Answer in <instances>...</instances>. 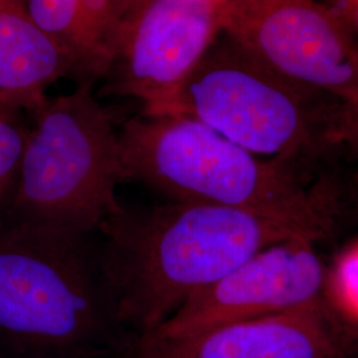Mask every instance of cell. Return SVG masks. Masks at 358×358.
I'll return each mask as SVG.
<instances>
[{
  "label": "cell",
  "instance_id": "cell-5",
  "mask_svg": "<svg viewBox=\"0 0 358 358\" xmlns=\"http://www.w3.org/2000/svg\"><path fill=\"white\" fill-rule=\"evenodd\" d=\"M32 117L13 202L0 226L92 235L121 205L118 131L93 85L48 97Z\"/></svg>",
  "mask_w": 358,
  "mask_h": 358
},
{
  "label": "cell",
  "instance_id": "cell-10",
  "mask_svg": "<svg viewBox=\"0 0 358 358\" xmlns=\"http://www.w3.org/2000/svg\"><path fill=\"white\" fill-rule=\"evenodd\" d=\"M65 77L76 78V66L64 48L38 26L23 0H0V101L31 115Z\"/></svg>",
  "mask_w": 358,
  "mask_h": 358
},
{
  "label": "cell",
  "instance_id": "cell-15",
  "mask_svg": "<svg viewBox=\"0 0 358 358\" xmlns=\"http://www.w3.org/2000/svg\"><path fill=\"white\" fill-rule=\"evenodd\" d=\"M203 1H214V3H222V4H224V3H227V1H230V0H203Z\"/></svg>",
  "mask_w": 358,
  "mask_h": 358
},
{
  "label": "cell",
  "instance_id": "cell-6",
  "mask_svg": "<svg viewBox=\"0 0 358 358\" xmlns=\"http://www.w3.org/2000/svg\"><path fill=\"white\" fill-rule=\"evenodd\" d=\"M219 22L273 71L358 110L357 32L319 0H230Z\"/></svg>",
  "mask_w": 358,
  "mask_h": 358
},
{
  "label": "cell",
  "instance_id": "cell-13",
  "mask_svg": "<svg viewBox=\"0 0 358 358\" xmlns=\"http://www.w3.org/2000/svg\"><path fill=\"white\" fill-rule=\"evenodd\" d=\"M28 130L20 112L0 108V224L13 202Z\"/></svg>",
  "mask_w": 358,
  "mask_h": 358
},
{
  "label": "cell",
  "instance_id": "cell-17",
  "mask_svg": "<svg viewBox=\"0 0 358 358\" xmlns=\"http://www.w3.org/2000/svg\"><path fill=\"white\" fill-rule=\"evenodd\" d=\"M0 108H7V106H6V105H4V103H1V101H0ZM7 109H10V108H7Z\"/></svg>",
  "mask_w": 358,
  "mask_h": 358
},
{
  "label": "cell",
  "instance_id": "cell-7",
  "mask_svg": "<svg viewBox=\"0 0 358 358\" xmlns=\"http://www.w3.org/2000/svg\"><path fill=\"white\" fill-rule=\"evenodd\" d=\"M222 6L203 0H136L101 93L137 99L142 106L166 96L222 35Z\"/></svg>",
  "mask_w": 358,
  "mask_h": 358
},
{
  "label": "cell",
  "instance_id": "cell-9",
  "mask_svg": "<svg viewBox=\"0 0 358 358\" xmlns=\"http://www.w3.org/2000/svg\"><path fill=\"white\" fill-rule=\"evenodd\" d=\"M356 346L357 332L319 300L186 337L130 334L122 358H353Z\"/></svg>",
  "mask_w": 358,
  "mask_h": 358
},
{
  "label": "cell",
  "instance_id": "cell-2",
  "mask_svg": "<svg viewBox=\"0 0 358 358\" xmlns=\"http://www.w3.org/2000/svg\"><path fill=\"white\" fill-rule=\"evenodd\" d=\"M124 179L170 202L222 206L337 227V180L280 158L260 159L205 124L182 115H140L118 131Z\"/></svg>",
  "mask_w": 358,
  "mask_h": 358
},
{
  "label": "cell",
  "instance_id": "cell-12",
  "mask_svg": "<svg viewBox=\"0 0 358 358\" xmlns=\"http://www.w3.org/2000/svg\"><path fill=\"white\" fill-rule=\"evenodd\" d=\"M320 299L337 320L357 332V238L348 241L325 264Z\"/></svg>",
  "mask_w": 358,
  "mask_h": 358
},
{
  "label": "cell",
  "instance_id": "cell-8",
  "mask_svg": "<svg viewBox=\"0 0 358 358\" xmlns=\"http://www.w3.org/2000/svg\"><path fill=\"white\" fill-rule=\"evenodd\" d=\"M325 264L315 242L306 238L272 244L192 294L169 320L149 334L164 338L186 337L317 303Z\"/></svg>",
  "mask_w": 358,
  "mask_h": 358
},
{
  "label": "cell",
  "instance_id": "cell-3",
  "mask_svg": "<svg viewBox=\"0 0 358 358\" xmlns=\"http://www.w3.org/2000/svg\"><path fill=\"white\" fill-rule=\"evenodd\" d=\"M358 110L217 38L179 85L141 115L194 118L255 155L313 169L356 146Z\"/></svg>",
  "mask_w": 358,
  "mask_h": 358
},
{
  "label": "cell",
  "instance_id": "cell-4",
  "mask_svg": "<svg viewBox=\"0 0 358 358\" xmlns=\"http://www.w3.org/2000/svg\"><path fill=\"white\" fill-rule=\"evenodd\" d=\"M90 235L0 226V349L13 358H122Z\"/></svg>",
  "mask_w": 358,
  "mask_h": 358
},
{
  "label": "cell",
  "instance_id": "cell-11",
  "mask_svg": "<svg viewBox=\"0 0 358 358\" xmlns=\"http://www.w3.org/2000/svg\"><path fill=\"white\" fill-rule=\"evenodd\" d=\"M38 26L64 48L77 84L103 80L136 0H23Z\"/></svg>",
  "mask_w": 358,
  "mask_h": 358
},
{
  "label": "cell",
  "instance_id": "cell-16",
  "mask_svg": "<svg viewBox=\"0 0 358 358\" xmlns=\"http://www.w3.org/2000/svg\"><path fill=\"white\" fill-rule=\"evenodd\" d=\"M0 358H13V357H10V356H8V355H7V353H4V352H3V350H1V349H0Z\"/></svg>",
  "mask_w": 358,
  "mask_h": 358
},
{
  "label": "cell",
  "instance_id": "cell-1",
  "mask_svg": "<svg viewBox=\"0 0 358 358\" xmlns=\"http://www.w3.org/2000/svg\"><path fill=\"white\" fill-rule=\"evenodd\" d=\"M336 227L222 206L120 205L100 224L99 255L121 325L153 333L192 294L256 252L294 238L315 243Z\"/></svg>",
  "mask_w": 358,
  "mask_h": 358
},
{
  "label": "cell",
  "instance_id": "cell-14",
  "mask_svg": "<svg viewBox=\"0 0 358 358\" xmlns=\"http://www.w3.org/2000/svg\"><path fill=\"white\" fill-rule=\"evenodd\" d=\"M325 7L337 13L348 27L357 32L358 29V0H319Z\"/></svg>",
  "mask_w": 358,
  "mask_h": 358
}]
</instances>
